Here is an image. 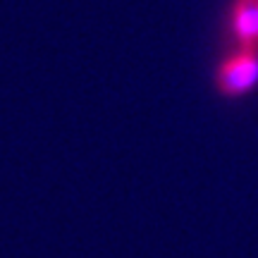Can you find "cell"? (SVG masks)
<instances>
[{
    "instance_id": "7a4b0ae2",
    "label": "cell",
    "mask_w": 258,
    "mask_h": 258,
    "mask_svg": "<svg viewBox=\"0 0 258 258\" xmlns=\"http://www.w3.org/2000/svg\"><path fill=\"white\" fill-rule=\"evenodd\" d=\"M227 34L234 48L258 53V0H232L227 8Z\"/></svg>"
},
{
    "instance_id": "6da1fadb",
    "label": "cell",
    "mask_w": 258,
    "mask_h": 258,
    "mask_svg": "<svg viewBox=\"0 0 258 258\" xmlns=\"http://www.w3.org/2000/svg\"><path fill=\"white\" fill-rule=\"evenodd\" d=\"M213 84L225 98H241L258 86V53L234 48L213 72Z\"/></svg>"
}]
</instances>
